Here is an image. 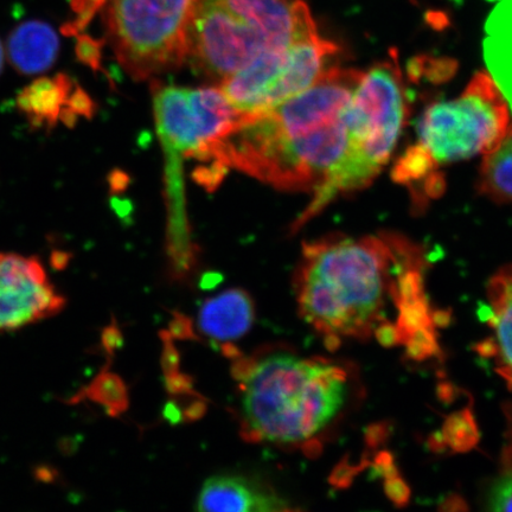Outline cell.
Masks as SVG:
<instances>
[{
    "label": "cell",
    "mask_w": 512,
    "mask_h": 512,
    "mask_svg": "<svg viewBox=\"0 0 512 512\" xmlns=\"http://www.w3.org/2000/svg\"><path fill=\"white\" fill-rule=\"evenodd\" d=\"M364 73L331 67L315 85L240 123L210 147L197 181L210 187L228 170L279 190L316 192L347 150L348 108Z\"/></svg>",
    "instance_id": "obj_1"
},
{
    "label": "cell",
    "mask_w": 512,
    "mask_h": 512,
    "mask_svg": "<svg viewBox=\"0 0 512 512\" xmlns=\"http://www.w3.org/2000/svg\"><path fill=\"white\" fill-rule=\"evenodd\" d=\"M416 266H427L424 249L399 234L307 243L296 277L300 315L332 341L368 339L386 320L396 279Z\"/></svg>",
    "instance_id": "obj_2"
},
{
    "label": "cell",
    "mask_w": 512,
    "mask_h": 512,
    "mask_svg": "<svg viewBox=\"0 0 512 512\" xmlns=\"http://www.w3.org/2000/svg\"><path fill=\"white\" fill-rule=\"evenodd\" d=\"M241 422L251 441L279 446L312 443L347 406V371L292 352H271L243 371Z\"/></svg>",
    "instance_id": "obj_3"
},
{
    "label": "cell",
    "mask_w": 512,
    "mask_h": 512,
    "mask_svg": "<svg viewBox=\"0 0 512 512\" xmlns=\"http://www.w3.org/2000/svg\"><path fill=\"white\" fill-rule=\"evenodd\" d=\"M319 34L305 0H194L187 61L216 78Z\"/></svg>",
    "instance_id": "obj_4"
},
{
    "label": "cell",
    "mask_w": 512,
    "mask_h": 512,
    "mask_svg": "<svg viewBox=\"0 0 512 512\" xmlns=\"http://www.w3.org/2000/svg\"><path fill=\"white\" fill-rule=\"evenodd\" d=\"M408 117V94L396 57L375 64L364 73L348 108L347 150L322 187L313 192L296 227L337 195L369 187L392 157Z\"/></svg>",
    "instance_id": "obj_5"
},
{
    "label": "cell",
    "mask_w": 512,
    "mask_h": 512,
    "mask_svg": "<svg viewBox=\"0 0 512 512\" xmlns=\"http://www.w3.org/2000/svg\"><path fill=\"white\" fill-rule=\"evenodd\" d=\"M194 0H72L74 18L63 32L82 34L98 16L121 68L145 81L187 61V28Z\"/></svg>",
    "instance_id": "obj_6"
},
{
    "label": "cell",
    "mask_w": 512,
    "mask_h": 512,
    "mask_svg": "<svg viewBox=\"0 0 512 512\" xmlns=\"http://www.w3.org/2000/svg\"><path fill=\"white\" fill-rule=\"evenodd\" d=\"M510 125V106L488 72L473 76L453 100L435 102L420 119L412 149L433 175L440 168L484 156L501 142Z\"/></svg>",
    "instance_id": "obj_7"
},
{
    "label": "cell",
    "mask_w": 512,
    "mask_h": 512,
    "mask_svg": "<svg viewBox=\"0 0 512 512\" xmlns=\"http://www.w3.org/2000/svg\"><path fill=\"white\" fill-rule=\"evenodd\" d=\"M337 51L334 42L317 34L260 56L224 78L220 88L243 114L271 110L315 85L334 67Z\"/></svg>",
    "instance_id": "obj_8"
},
{
    "label": "cell",
    "mask_w": 512,
    "mask_h": 512,
    "mask_svg": "<svg viewBox=\"0 0 512 512\" xmlns=\"http://www.w3.org/2000/svg\"><path fill=\"white\" fill-rule=\"evenodd\" d=\"M153 111L165 149L202 163L210 147L240 123L243 113L221 88L153 85Z\"/></svg>",
    "instance_id": "obj_9"
},
{
    "label": "cell",
    "mask_w": 512,
    "mask_h": 512,
    "mask_svg": "<svg viewBox=\"0 0 512 512\" xmlns=\"http://www.w3.org/2000/svg\"><path fill=\"white\" fill-rule=\"evenodd\" d=\"M67 298L36 256L0 253V331H16L59 315Z\"/></svg>",
    "instance_id": "obj_10"
},
{
    "label": "cell",
    "mask_w": 512,
    "mask_h": 512,
    "mask_svg": "<svg viewBox=\"0 0 512 512\" xmlns=\"http://www.w3.org/2000/svg\"><path fill=\"white\" fill-rule=\"evenodd\" d=\"M290 503L270 485L245 476H215L204 482L196 501L198 511L275 512Z\"/></svg>",
    "instance_id": "obj_11"
},
{
    "label": "cell",
    "mask_w": 512,
    "mask_h": 512,
    "mask_svg": "<svg viewBox=\"0 0 512 512\" xmlns=\"http://www.w3.org/2000/svg\"><path fill=\"white\" fill-rule=\"evenodd\" d=\"M254 319L252 298L234 288L204 302L198 312V328L213 341L230 342L246 335Z\"/></svg>",
    "instance_id": "obj_12"
},
{
    "label": "cell",
    "mask_w": 512,
    "mask_h": 512,
    "mask_svg": "<svg viewBox=\"0 0 512 512\" xmlns=\"http://www.w3.org/2000/svg\"><path fill=\"white\" fill-rule=\"evenodd\" d=\"M489 2L495 3V8L484 25V62L512 112V0Z\"/></svg>",
    "instance_id": "obj_13"
},
{
    "label": "cell",
    "mask_w": 512,
    "mask_h": 512,
    "mask_svg": "<svg viewBox=\"0 0 512 512\" xmlns=\"http://www.w3.org/2000/svg\"><path fill=\"white\" fill-rule=\"evenodd\" d=\"M59 50V36L50 25L42 21L19 24L9 37L10 63L23 75L46 72L53 67Z\"/></svg>",
    "instance_id": "obj_14"
},
{
    "label": "cell",
    "mask_w": 512,
    "mask_h": 512,
    "mask_svg": "<svg viewBox=\"0 0 512 512\" xmlns=\"http://www.w3.org/2000/svg\"><path fill=\"white\" fill-rule=\"evenodd\" d=\"M74 83L68 75L41 78L19 93L17 105L29 123L37 128H53L66 117Z\"/></svg>",
    "instance_id": "obj_15"
},
{
    "label": "cell",
    "mask_w": 512,
    "mask_h": 512,
    "mask_svg": "<svg viewBox=\"0 0 512 512\" xmlns=\"http://www.w3.org/2000/svg\"><path fill=\"white\" fill-rule=\"evenodd\" d=\"M488 297L495 318L490 326L496 330L497 373L512 389V266H505L491 278Z\"/></svg>",
    "instance_id": "obj_16"
},
{
    "label": "cell",
    "mask_w": 512,
    "mask_h": 512,
    "mask_svg": "<svg viewBox=\"0 0 512 512\" xmlns=\"http://www.w3.org/2000/svg\"><path fill=\"white\" fill-rule=\"evenodd\" d=\"M477 185L491 201L512 203V121L501 142L483 156Z\"/></svg>",
    "instance_id": "obj_17"
},
{
    "label": "cell",
    "mask_w": 512,
    "mask_h": 512,
    "mask_svg": "<svg viewBox=\"0 0 512 512\" xmlns=\"http://www.w3.org/2000/svg\"><path fill=\"white\" fill-rule=\"evenodd\" d=\"M111 366L112 363L106 362L100 373L87 386L64 401L66 405H79L83 401H89L105 408L111 418H119L126 413L130 408V393L125 381L111 370Z\"/></svg>",
    "instance_id": "obj_18"
},
{
    "label": "cell",
    "mask_w": 512,
    "mask_h": 512,
    "mask_svg": "<svg viewBox=\"0 0 512 512\" xmlns=\"http://www.w3.org/2000/svg\"><path fill=\"white\" fill-rule=\"evenodd\" d=\"M440 432L443 434L446 447L459 453L471 451L480 439L477 422L471 409H463L447 416Z\"/></svg>",
    "instance_id": "obj_19"
},
{
    "label": "cell",
    "mask_w": 512,
    "mask_h": 512,
    "mask_svg": "<svg viewBox=\"0 0 512 512\" xmlns=\"http://www.w3.org/2000/svg\"><path fill=\"white\" fill-rule=\"evenodd\" d=\"M398 310L399 317L396 326L400 332L402 345L415 331L434 326L432 310L427 298L411 304L400 305Z\"/></svg>",
    "instance_id": "obj_20"
},
{
    "label": "cell",
    "mask_w": 512,
    "mask_h": 512,
    "mask_svg": "<svg viewBox=\"0 0 512 512\" xmlns=\"http://www.w3.org/2000/svg\"><path fill=\"white\" fill-rule=\"evenodd\" d=\"M435 326L415 331L405 342L406 354L409 360L425 361L437 356L440 352L437 330Z\"/></svg>",
    "instance_id": "obj_21"
},
{
    "label": "cell",
    "mask_w": 512,
    "mask_h": 512,
    "mask_svg": "<svg viewBox=\"0 0 512 512\" xmlns=\"http://www.w3.org/2000/svg\"><path fill=\"white\" fill-rule=\"evenodd\" d=\"M123 345V330L120 329L117 319L113 317L112 322L101 331L100 351L106 356V361L112 363L113 357L123 348Z\"/></svg>",
    "instance_id": "obj_22"
},
{
    "label": "cell",
    "mask_w": 512,
    "mask_h": 512,
    "mask_svg": "<svg viewBox=\"0 0 512 512\" xmlns=\"http://www.w3.org/2000/svg\"><path fill=\"white\" fill-rule=\"evenodd\" d=\"M488 504L492 511L512 512V475L498 480L490 492Z\"/></svg>",
    "instance_id": "obj_23"
},
{
    "label": "cell",
    "mask_w": 512,
    "mask_h": 512,
    "mask_svg": "<svg viewBox=\"0 0 512 512\" xmlns=\"http://www.w3.org/2000/svg\"><path fill=\"white\" fill-rule=\"evenodd\" d=\"M384 492L398 508H405L411 499V489L400 475L384 479Z\"/></svg>",
    "instance_id": "obj_24"
},
{
    "label": "cell",
    "mask_w": 512,
    "mask_h": 512,
    "mask_svg": "<svg viewBox=\"0 0 512 512\" xmlns=\"http://www.w3.org/2000/svg\"><path fill=\"white\" fill-rule=\"evenodd\" d=\"M102 41H96L91 36L79 35V59L93 69L100 68Z\"/></svg>",
    "instance_id": "obj_25"
},
{
    "label": "cell",
    "mask_w": 512,
    "mask_h": 512,
    "mask_svg": "<svg viewBox=\"0 0 512 512\" xmlns=\"http://www.w3.org/2000/svg\"><path fill=\"white\" fill-rule=\"evenodd\" d=\"M374 334L377 341H379L384 348H393L396 347V345H402L398 326L388 322L387 319L376 326Z\"/></svg>",
    "instance_id": "obj_26"
},
{
    "label": "cell",
    "mask_w": 512,
    "mask_h": 512,
    "mask_svg": "<svg viewBox=\"0 0 512 512\" xmlns=\"http://www.w3.org/2000/svg\"><path fill=\"white\" fill-rule=\"evenodd\" d=\"M373 473L377 477H382L384 479L399 475V470L395 465L392 453L383 451L375 458Z\"/></svg>",
    "instance_id": "obj_27"
},
{
    "label": "cell",
    "mask_w": 512,
    "mask_h": 512,
    "mask_svg": "<svg viewBox=\"0 0 512 512\" xmlns=\"http://www.w3.org/2000/svg\"><path fill=\"white\" fill-rule=\"evenodd\" d=\"M440 511L453 512L469 510L465 499L457 494L448 495L439 505Z\"/></svg>",
    "instance_id": "obj_28"
},
{
    "label": "cell",
    "mask_w": 512,
    "mask_h": 512,
    "mask_svg": "<svg viewBox=\"0 0 512 512\" xmlns=\"http://www.w3.org/2000/svg\"><path fill=\"white\" fill-rule=\"evenodd\" d=\"M388 426L377 425L369 428V433L367 435L369 444L371 446L379 445L382 443L384 439L387 438L388 435Z\"/></svg>",
    "instance_id": "obj_29"
},
{
    "label": "cell",
    "mask_w": 512,
    "mask_h": 512,
    "mask_svg": "<svg viewBox=\"0 0 512 512\" xmlns=\"http://www.w3.org/2000/svg\"><path fill=\"white\" fill-rule=\"evenodd\" d=\"M357 470L360 469H356V467L352 466L343 465L341 467H338L334 475V479L336 480L337 484L344 486L345 483L351 482V479L356 475Z\"/></svg>",
    "instance_id": "obj_30"
},
{
    "label": "cell",
    "mask_w": 512,
    "mask_h": 512,
    "mask_svg": "<svg viewBox=\"0 0 512 512\" xmlns=\"http://www.w3.org/2000/svg\"><path fill=\"white\" fill-rule=\"evenodd\" d=\"M476 350L479 355L483 357H496L497 355V343L496 339L489 338L482 343L476 345Z\"/></svg>",
    "instance_id": "obj_31"
},
{
    "label": "cell",
    "mask_w": 512,
    "mask_h": 512,
    "mask_svg": "<svg viewBox=\"0 0 512 512\" xmlns=\"http://www.w3.org/2000/svg\"><path fill=\"white\" fill-rule=\"evenodd\" d=\"M432 320L435 328H446L452 320L451 310L432 311Z\"/></svg>",
    "instance_id": "obj_32"
},
{
    "label": "cell",
    "mask_w": 512,
    "mask_h": 512,
    "mask_svg": "<svg viewBox=\"0 0 512 512\" xmlns=\"http://www.w3.org/2000/svg\"><path fill=\"white\" fill-rule=\"evenodd\" d=\"M35 475L38 480L41 482H51V480L55 477V472L51 471L50 467H38L35 472Z\"/></svg>",
    "instance_id": "obj_33"
},
{
    "label": "cell",
    "mask_w": 512,
    "mask_h": 512,
    "mask_svg": "<svg viewBox=\"0 0 512 512\" xmlns=\"http://www.w3.org/2000/svg\"><path fill=\"white\" fill-rule=\"evenodd\" d=\"M4 57H5V51H4L2 42H0V73H2V70L4 67Z\"/></svg>",
    "instance_id": "obj_34"
},
{
    "label": "cell",
    "mask_w": 512,
    "mask_h": 512,
    "mask_svg": "<svg viewBox=\"0 0 512 512\" xmlns=\"http://www.w3.org/2000/svg\"><path fill=\"white\" fill-rule=\"evenodd\" d=\"M511 475H512V473H511Z\"/></svg>",
    "instance_id": "obj_35"
}]
</instances>
